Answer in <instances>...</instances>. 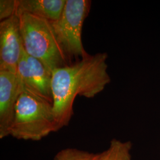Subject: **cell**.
Segmentation results:
<instances>
[{"instance_id": "1", "label": "cell", "mask_w": 160, "mask_h": 160, "mask_svg": "<svg viewBox=\"0 0 160 160\" xmlns=\"http://www.w3.org/2000/svg\"><path fill=\"white\" fill-rule=\"evenodd\" d=\"M108 58L107 53L88 54L75 63L52 72L53 110L57 131L68 125L77 96L92 98L110 83Z\"/></svg>"}, {"instance_id": "2", "label": "cell", "mask_w": 160, "mask_h": 160, "mask_svg": "<svg viewBox=\"0 0 160 160\" xmlns=\"http://www.w3.org/2000/svg\"><path fill=\"white\" fill-rule=\"evenodd\" d=\"M16 15L20 20L24 49L28 55L38 59L51 74L55 69L68 65L49 21L28 12Z\"/></svg>"}, {"instance_id": "3", "label": "cell", "mask_w": 160, "mask_h": 160, "mask_svg": "<svg viewBox=\"0 0 160 160\" xmlns=\"http://www.w3.org/2000/svg\"><path fill=\"white\" fill-rule=\"evenodd\" d=\"M54 132L57 127L53 103L28 92H20L10 136L38 141Z\"/></svg>"}, {"instance_id": "4", "label": "cell", "mask_w": 160, "mask_h": 160, "mask_svg": "<svg viewBox=\"0 0 160 160\" xmlns=\"http://www.w3.org/2000/svg\"><path fill=\"white\" fill-rule=\"evenodd\" d=\"M90 6L91 1L88 0H66L59 19L50 22L67 58H82L88 55L83 47L81 34Z\"/></svg>"}, {"instance_id": "5", "label": "cell", "mask_w": 160, "mask_h": 160, "mask_svg": "<svg viewBox=\"0 0 160 160\" xmlns=\"http://www.w3.org/2000/svg\"><path fill=\"white\" fill-rule=\"evenodd\" d=\"M16 75L20 92H28L53 103L51 74L24 49L18 63Z\"/></svg>"}, {"instance_id": "6", "label": "cell", "mask_w": 160, "mask_h": 160, "mask_svg": "<svg viewBox=\"0 0 160 160\" xmlns=\"http://www.w3.org/2000/svg\"><path fill=\"white\" fill-rule=\"evenodd\" d=\"M20 20L15 14L0 22V70L16 74L24 51Z\"/></svg>"}, {"instance_id": "7", "label": "cell", "mask_w": 160, "mask_h": 160, "mask_svg": "<svg viewBox=\"0 0 160 160\" xmlns=\"http://www.w3.org/2000/svg\"><path fill=\"white\" fill-rule=\"evenodd\" d=\"M19 94L16 74L0 70V139L10 135Z\"/></svg>"}, {"instance_id": "8", "label": "cell", "mask_w": 160, "mask_h": 160, "mask_svg": "<svg viewBox=\"0 0 160 160\" xmlns=\"http://www.w3.org/2000/svg\"><path fill=\"white\" fill-rule=\"evenodd\" d=\"M16 14L28 12L55 22L61 16L66 0H17Z\"/></svg>"}, {"instance_id": "9", "label": "cell", "mask_w": 160, "mask_h": 160, "mask_svg": "<svg viewBox=\"0 0 160 160\" xmlns=\"http://www.w3.org/2000/svg\"><path fill=\"white\" fill-rule=\"evenodd\" d=\"M131 141L112 139L108 148L100 153V160H132Z\"/></svg>"}, {"instance_id": "10", "label": "cell", "mask_w": 160, "mask_h": 160, "mask_svg": "<svg viewBox=\"0 0 160 160\" xmlns=\"http://www.w3.org/2000/svg\"><path fill=\"white\" fill-rule=\"evenodd\" d=\"M100 153L95 154L73 148L63 149L59 151L53 160H100Z\"/></svg>"}, {"instance_id": "11", "label": "cell", "mask_w": 160, "mask_h": 160, "mask_svg": "<svg viewBox=\"0 0 160 160\" xmlns=\"http://www.w3.org/2000/svg\"><path fill=\"white\" fill-rule=\"evenodd\" d=\"M17 0L0 1V20L3 21L16 14Z\"/></svg>"}]
</instances>
